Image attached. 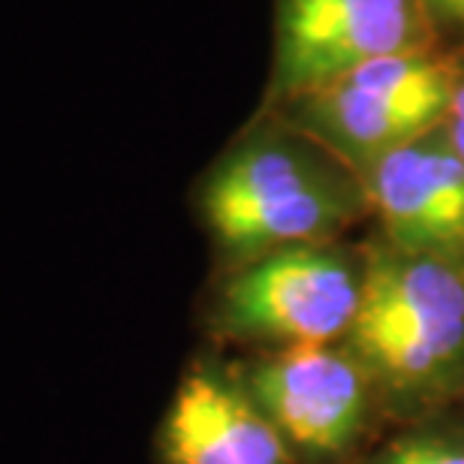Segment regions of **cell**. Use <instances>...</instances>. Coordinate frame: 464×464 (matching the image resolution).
<instances>
[{
    "mask_svg": "<svg viewBox=\"0 0 464 464\" xmlns=\"http://www.w3.org/2000/svg\"><path fill=\"white\" fill-rule=\"evenodd\" d=\"M461 67L440 49L374 61L295 100L302 127L362 166L443 124Z\"/></svg>",
    "mask_w": 464,
    "mask_h": 464,
    "instance_id": "cell-2",
    "label": "cell"
},
{
    "mask_svg": "<svg viewBox=\"0 0 464 464\" xmlns=\"http://www.w3.org/2000/svg\"><path fill=\"white\" fill-rule=\"evenodd\" d=\"M362 275L335 250L293 245L241 263L220 286L215 323L241 341L329 344L353 329Z\"/></svg>",
    "mask_w": 464,
    "mask_h": 464,
    "instance_id": "cell-3",
    "label": "cell"
},
{
    "mask_svg": "<svg viewBox=\"0 0 464 464\" xmlns=\"http://www.w3.org/2000/svg\"><path fill=\"white\" fill-rule=\"evenodd\" d=\"M440 127H443V136H447V142L456 148V154L464 160V70H461V76H459L456 91H452L447 118H443Z\"/></svg>",
    "mask_w": 464,
    "mask_h": 464,
    "instance_id": "cell-10",
    "label": "cell"
},
{
    "mask_svg": "<svg viewBox=\"0 0 464 464\" xmlns=\"http://www.w3.org/2000/svg\"><path fill=\"white\" fill-rule=\"evenodd\" d=\"M353 332H413L464 365V277L452 259L389 247L362 272Z\"/></svg>",
    "mask_w": 464,
    "mask_h": 464,
    "instance_id": "cell-8",
    "label": "cell"
},
{
    "mask_svg": "<svg viewBox=\"0 0 464 464\" xmlns=\"http://www.w3.org/2000/svg\"><path fill=\"white\" fill-rule=\"evenodd\" d=\"M359 190L335 163L295 136L259 133L238 142L202 184V220L236 263L268 250L317 245L356 215Z\"/></svg>",
    "mask_w": 464,
    "mask_h": 464,
    "instance_id": "cell-1",
    "label": "cell"
},
{
    "mask_svg": "<svg viewBox=\"0 0 464 464\" xmlns=\"http://www.w3.org/2000/svg\"><path fill=\"white\" fill-rule=\"evenodd\" d=\"M434 31L464 34V0H422Z\"/></svg>",
    "mask_w": 464,
    "mask_h": 464,
    "instance_id": "cell-11",
    "label": "cell"
},
{
    "mask_svg": "<svg viewBox=\"0 0 464 464\" xmlns=\"http://www.w3.org/2000/svg\"><path fill=\"white\" fill-rule=\"evenodd\" d=\"M272 94L295 100L398 54L440 49L422 0H277Z\"/></svg>",
    "mask_w": 464,
    "mask_h": 464,
    "instance_id": "cell-4",
    "label": "cell"
},
{
    "mask_svg": "<svg viewBox=\"0 0 464 464\" xmlns=\"http://www.w3.org/2000/svg\"><path fill=\"white\" fill-rule=\"evenodd\" d=\"M365 197L407 254H464V160L434 127L365 166Z\"/></svg>",
    "mask_w": 464,
    "mask_h": 464,
    "instance_id": "cell-6",
    "label": "cell"
},
{
    "mask_svg": "<svg viewBox=\"0 0 464 464\" xmlns=\"http://www.w3.org/2000/svg\"><path fill=\"white\" fill-rule=\"evenodd\" d=\"M163 464H290V447L241 380L193 365L160 425Z\"/></svg>",
    "mask_w": 464,
    "mask_h": 464,
    "instance_id": "cell-7",
    "label": "cell"
},
{
    "mask_svg": "<svg viewBox=\"0 0 464 464\" xmlns=\"http://www.w3.org/2000/svg\"><path fill=\"white\" fill-rule=\"evenodd\" d=\"M286 447L329 456L356 438L365 413L359 365L326 344L281 347L256 359L241 380Z\"/></svg>",
    "mask_w": 464,
    "mask_h": 464,
    "instance_id": "cell-5",
    "label": "cell"
},
{
    "mask_svg": "<svg viewBox=\"0 0 464 464\" xmlns=\"http://www.w3.org/2000/svg\"><path fill=\"white\" fill-rule=\"evenodd\" d=\"M377 464H464V447L440 438H420L389 450Z\"/></svg>",
    "mask_w": 464,
    "mask_h": 464,
    "instance_id": "cell-9",
    "label": "cell"
}]
</instances>
